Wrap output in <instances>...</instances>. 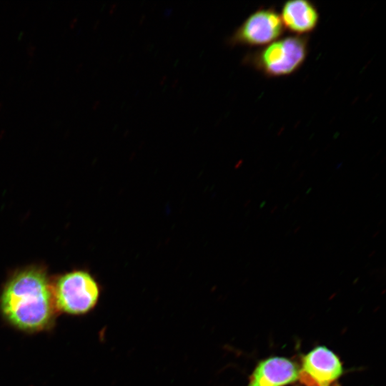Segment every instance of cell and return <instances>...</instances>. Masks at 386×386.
<instances>
[{
	"label": "cell",
	"instance_id": "obj_8",
	"mask_svg": "<svg viewBox=\"0 0 386 386\" xmlns=\"http://www.w3.org/2000/svg\"><path fill=\"white\" fill-rule=\"evenodd\" d=\"M277 209V206L275 205V206L270 210V213H271V214H273V213L275 212V210H276Z\"/></svg>",
	"mask_w": 386,
	"mask_h": 386
},
{
	"label": "cell",
	"instance_id": "obj_5",
	"mask_svg": "<svg viewBox=\"0 0 386 386\" xmlns=\"http://www.w3.org/2000/svg\"><path fill=\"white\" fill-rule=\"evenodd\" d=\"M337 356L325 347H317L302 359L299 377L307 386H331L342 375Z\"/></svg>",
	"mask_w": 386,
	"mask_h": 386
},
{
	"label": "cell",
	"instance_id": "obj_2",
	"mask_svg": "<svg viewBox=\"0 0 386 386\" xmlns=\"http://www.w3.org/2000/svg\"><path fill=\"white\" fill-rule=\"evenodd\" d=\"M307 53V36H288L248 53L243 62L267 76L278 77L298 70Z\"/></svg>",
	"mask_w": 386,
	"mask_h": 386
},
{
	"label": "cell",
	"instance_id": "obj_10",
	"mask_svg": "<svg viewBox=\"0 0 386 386\" xmlns=\"http://www.w3.org/2000/svg\"><path fill=\"white\" fill-rule=\"evenodd\" d=\"M375 252H376L375 250H373V251L372 252V253L368 255V257H371L373 254H375Z\"/></svg>",
	"mask_w": 386,
	"mask_h": 386
},
{
	"label": "cell",
	"instance_id": "obj_4",
	"mask_svg": "<svg viewBox=\"0 0 386 386\" xmlns=\"http://www.w3.org/2000/svg\"><path fill=\"white\" fill-rule=\"evenodd\" d=\"M280 14L273 8H259L251 14L228 38L231 46H264L284 33Z\"/></svg>",
	"mask_w": 386,
	"mask_h": 386
},
{
	"label": "cell",
	"instance_id": "obj_9",
	"mask_svg": "<svg viewBox=\"0 0 386 386\" xmlns=\"http://www.w3.org/2000/svg\"><path fill=\"white\" fill-rule=\"evenodd\" d=\"M300 228H301V226H298V227L294 230V233L296 234V233L300 230Z\"/></svg>",
	"mask_w": 386,
	"mask_h": 386
},
{
	"label": "cell",
	"instance_id": "obj_1",
	"mask_svg": "<svg viewBox=\"0 0 386 386\" xmlns=\"http://www.w3.org/2000/svg\"><path fill=\"white\" fill-rule=\"evenodd\" d=\"M54 305L49 280L41 270L36 269H26L14 276L1 297L4 315L14 325L26 330L47 326L53 317Z\"/></svg>",
	"mask_w": 386,
	"mask_h": 386
},
{
	"label": "cell",
	"instance_id": "obj_6",
	"mask_svg": "<svg viewBox=\"0 0 386 386\" xmlns=\"http://www.w3.org/2000/svg\"><path fill=\"white\" fill-rule=\"evenodd\" d=\"M299 372L289 359L269 357L257 365L247 386H285L299 378Z\"/></svg>",
	"mask_w": 386,
	"mask_h": 386
},
{
	"label": "cell",
	"instance_id": "obj_11",
	"mask_svg": "<svg viewBox=\"0 0 386 386\" xmlns=\"http://www.w3.org/2000/svg\"><path fill=\"white\" fill-rule=\"evenodd\" d=\"M380 233V231H377L375 234H374V235L372 236V237H376L377 235Z\"/></svg>",
	"mask_w": 386,
	"mask_h": 386
},
{
	"label": "cell",
	"instance_id": "obj_12",
	"mask_svg": "<svg viewBox=\"0 0 386 386\" xmlns=\"http://www.w3.org/2000/svg\"><path fill=\"white\" fill-rule=\"evenodd\" d=\"M298 199H299V197L297 196V197L295 198V199L293 200V203H295V202L297 201Z\"/></svg>",
	"mask_w": 386,
	"mask_h": 386
},
{
	"label": "cell",
	"instance_id": "obj_7",
	"mask_svg": "<svg viewBox=\"0 0 386 386\" xmlns=\"http://www.w3.org/2000/svg\"><path fill=\"white\" fill-rule=\"evenodd\" d=\"M280 17L284 29L302 36L316 29L320 15L316 6L311 1L293 0L283 4Z\"/></svg>",
	"mask_w": 386,
	"mask_h": 386
},
{
	"label": "cell",
	"instance_id": "obj_3",
	"mask_svg": "<svg viewBox=\"0 0 386 386\" xmlns=\"http://www.w3.org/2000/svg\"><path fill=\"white\" fill-rule=\"evenodd\" d=\"M53 292L56 307L69 314L80 315L95 307L100 289L91 274L79 270L61 276Z\"/></svg>",
	"mask_w": 386,
	"mask_h": 386
}]
</instances>
